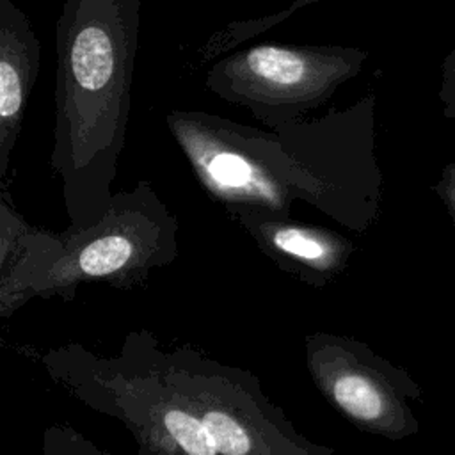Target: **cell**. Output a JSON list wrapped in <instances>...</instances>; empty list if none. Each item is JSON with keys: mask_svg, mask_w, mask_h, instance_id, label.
Listing matches in <instances>:
<instances>
[{"mask_svg": "<svg viewBox=\"0 0 455 455\" xmlns=\"http://www.w3.org/2000/svg\"><path fill=\"white\" fill-rule=\"evenodd\" d=\"M304 359L316 389L357 430L387 441L419 432L412 407L423 400L419 384L364 341L313 332L304 339Z\"/></svg>", "mask_w": 455, "mask_h": 455, "instance_id": "cell-2", "label": "cell"}, {"mask_svg": "<svg viewBox=\"0 0 455 455\" xmlns=\"http://www.w3.org/2000/svg\"><path fill=\"white\" fill-rule=\"evenodd\" d=\"M169 222L148 183L114 192L103 217L85 229L57 235L50 258L57 272L110 277L151 261L167 243Z\"/></svg>", "mask_w": 455, "mask_h": 455, "instance_id": "cell-4", "label": "cell"}, {"mask_svg": "<svg viewBox=\"0 0 455 455\" xmlns=\"http://www.w3.org/2000/svg\"><path fill=\"white\" fill-rule=\"evenodd\" d=\"M272 243L279 252L293 259H299L302 263H307L311 267H318V268L331 267V259H332L331 245L323 238L306 229L281 228L272 235Z\"/></svg>", "mask_w": 455, "mask_h": 455, "instance_id": "cell-9", "label": "cell"}, {"mask_svg": "<svg viewBox=\"0 0 455 455\" xmlns=\"http://www.w3.org/2000/svg\"><path fill=\"white\" fill-rule=\"evenodd\" d=\"M176 133L188 151L190 158L201 169L204 180L219 192H245V194H261L265 197L272 196V187L265 183L256 169L242 155L213 149L210 148L196 130H192L183 119L174 121Z\"/></svg>", "mask_w": 455, "mask_h": 455, "instance_id": "cell-6", "label": "cell"}, {"mask_svg": "<svg viewBox=\"0 0 455 455\" xmlns=\"http://www.w3.org/2000/svg\"><path fill=\"white\" fill-rule=\"evenodd\" d=\"M249 71L274 87H295L309 73L307 62L295 52L277 46H259L247 55Z\"/></svg>", "mask_w": 455, "mask_h": 455, "instance_id": "cell-8", "label": "cell"}, {"mask_svg": "<svg viewBox=\"0 0 455 455\" xmlns=\"http://www.w3.org/2000/svg\"><path fill=\"white\" fill-rule=\"evenodd\" d=\"M41 64L39 39L27 14L0 0V183L18 142Z\"/></svg>", "mask_w": 455, "mask_h": 455, "instance_id": "cell-5", "label": "cell"}, {"mask_svg": "<svg viewBox=\"0 0 455 455\" xmlns=\"http://www.w3.org/2000/svg\"><path fill=\"white\" fill-rule=\"evenodd\" d=\"M57 235L36 229L0 192V267L7 259L50 261Z\"/></svg>", "mask_w": 455, "mask_h": 455, "instance_id": "cell-7", "label": "cell"}, {"mask_svg": "<svg viewBox=\"0 0 455 455\" xmlns=\"http://www.w3.org/2000/svg\"><path fill=\"white\" fill-rule=\"evenodd\" d=\"M190 375L187 398L219 455H334L304 437L251 371L204 361Z\"/></svg>", "mask_w": 455, "mask_h": 455, "instance_id": "cell-3", "label": "cell"}, {"mask_svg": "<svg viewBox=\"0 0 455 455\" xmlns=\"http://www.w3.org/2000/svg\"><path fill=\"white\" fill-rule=\"evenodd\" d=\"M139 0H64L55 32L52 167L69 229L98 222L124 146Z\"/></svg>", "mask_w": 455, "mask_h": 455, "instance_id": "cell-1", "label": "cell"}]
</instances>
